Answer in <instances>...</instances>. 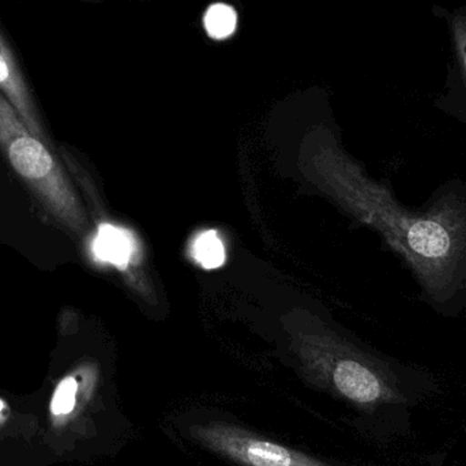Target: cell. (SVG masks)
<instances>
[{
    "label": "cell",
    "instance_id": "1",
    "mask_svg": "<svg viewBox=\"0 0 466 466\" xmlns=\"http://www.w3.org/2000/svg\"><path fill=\"white\" fill-rule=\"evenodd\" d=\"M49 147L29 130L0 93V150L46 212L70 231L82 232L86 216L65 169Z\"/></svg>",
    "mask_w": 466,
    "mask_h": 466
},
{
    "label": "cell",
    "instance_id": "2",
    "mask_svg": "<svg viewBox=\"0 0 466 466\" xmlns=\"http://www.w3.org/2000/svg\"><path fill=\"white\" fill-rule=\"evenodd\" d=\"M194 437L216 453L246 466H329L307 454L259 440L227 424L210 423L194 429Z\"/></svg>",
    "mask_w": 466,
    "mask_h": 466
},
{
    "label": "cell",
    "instance_id": "3",
    "mask_svg": "<svg viewBox=\"0 0 466 466\" xmlns=\"http://www.w3.org/2000/svg\"><path fill=\"white\" fill-rule=\"evenodd\" d=\"M333 382L342 396L359 405L371 407L401 400L391 380L383 377L382 372L353 359L337 364Z\"/></svg>",
    "mask_w": 466,
    "mask_h": 466
},
{
    "label": "cell",
    "instance_id": "4",
    "mask_svg": "<svg viewBox=\"0 0 466 466\" xmlns=\"http://www.w3.org/2000/svg\"><path fill=\"white\" fill-rule=\"evenodd\" d=\"M0 93L35 137L51 147L40 112L7 41L0 33Z\"/></svg>",
    "mask_w": 466,
    "mask_h": 466
},
{
    "label": "cell",
    "instance_id": "5",
    "mask_svg": "<svg viewBox=\"0 0 466 466\" xmlns=\"http://www.w3.org/2000/svg\"><path fill=\"white\" fill-rule=\"evenodd\" d=\"M92 252L98 262L126 268L136 252V241L126 229L103 224L93 238Z\"/></svg>",
    "mask_w": 466,
    "mask_h": 466
},
{
    "label": "cell",
    "instance_id": "6",
    "mask_svg": "<svg viewBox=\"0 0 466 466\" xmlns=\"http://www.w3.org/2000/svg\"><path fill=\"white\" fill-rule=\"evenodd\" d=\"M238 15L231 5L226 3H216L208 8L204 16L205 29L209 37L215 40H226L231 37L236 30Z\"/></svg>",
    "mask_w": 466,
    "mask_h": 466
},
{
    "label": "cell",
    "instance_id": "7",
    "mask_svg": "<svg viewBox=\"0 0 466 466\" xmlns=\"http://www.w3.org/2000/svg\"><path fill=\"white\" fill-rule=\"evenodd\" d=\"M191 255L205 268H216L226 260V248L216 232H204L194 240Z\"/></svg>",
    "mask_w": 466,
    "mask_h": 466
},
{
    "label": "cell",
    "instance_id": "8",
    "mask_svg": "<svg viewBox=\"0 0 466 466\" xmlns=\"http://www.w3.org/2000/svg\"><path fill=\"white\" fill-rule=\"evenodd\" d=\"M79 393L78 374H70L60 380L55 389L51 401L52 415L56 418L70 416L76 407V399Z\"/></svg>",
    "mask_w": 466,
    "mask_h": 466
}]
</instances>
